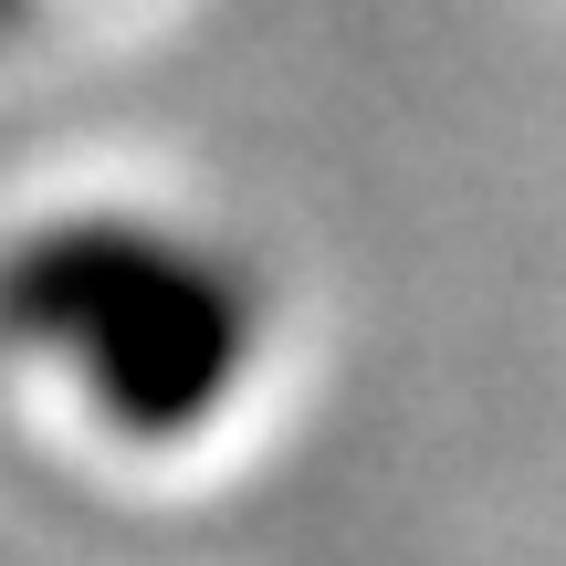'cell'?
<instances>
[{
    "label": "cell",
    "instance_id": "6da1fadb",
    "mask_svg": "<svg viewBox=\"0 0 566 566\" xmlns=\"http://www.w3.org/2000/svg\"><path fill=\"white\" fill-rule=\"evenodd\" d=\"M0 325L21 346H53L84 367L116 430H168L210 420L252 357V294L210 252L168 242L137 221H63L0 263Z\"/></svg>",
    "mask_w": 566,
    "mask_h": 566
},
{
    "label": "cell",
    "instance_id": "7a4b0ae2",
    "mask_svg": "<svg viewBox=\"0 0 566 566\" xmlns=\"http://www.w3.org/2000/svg\"><path fill=\"white\" fill-rule=\"evenodd\" d=\"M0 11H11V0H0Z\"/></svg>",
    "mask_w": 566,
    "mask_h": 566
}]
</instances>
